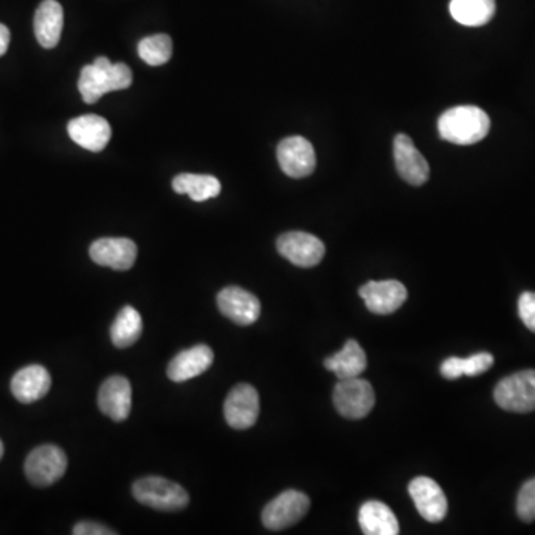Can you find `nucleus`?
<instances>
[{
    "label": "nucleus",
    "instance_id": "nucleus-5",
    "mask_svg": "<svg viewBox=\"0 0 535 535\" xmlns=\"http://www.w3.org/2000/svg\"><path fill=\"white\" fill-rule=\"evenodd\" d=\"M494 399L504 411L518 414L535 411V371H522L501 379L495 387Z\"/></svg>",
    "mask_w": 535,
    "mask_h": 535
},
{
    "label": "nucleus",
    "instance_id": "nucleus-9",
    "mask_svg": "<svg viewBox=\"0 0 535 535\" xmlns=\"http://www.w3.org/2000/svg\"><path fill=\"white\" fill-rule=\"evenodd\" d=\"M261 403L255 387L249 384H238L229 391L223 405L226 423L235 430H247L258 421Z\"/></svg>",
    "mask_w": 535,
    "mask_h": 535
},
{
    "label": "nucleus",
    "instance_id": "nucleus-26",
    "mask_svg": "<svg viewBox=\"0 0 535 535\" xmlns=\"http://www.w3.org/2000/svg\"><path fill=\"white\" fill-rule=\"evenodd\" d=\"M139 55L149 66H162L173 55V42L168 35H155L139 42Z\"/></svg>",
    "mask_w": 535,
    "mask_h": 535
},
{
    "label": "nucleus",
    "instance_id": "nucleus-4",
    "mask_svg": "<svg viewBox=\"0 0 535 535\" xmlns=\"http://www.w3.org/2000/svg\"><path fill=\"white\" fill-rule=\"evenodd\" d=\"M333 403L342 417L362 420L371 414L375 405V391L365 379H339L333 391Z\"/></svg>",
    "mask_w": 535,
    "mask_h": 535
},
{
    "label": "nucleus",
    "instance_id": "nucleus-31",
    "mask_svg": "<svg viewBox=\"0 0 535 535\" xmlns=\"http://www.w3.org/2000/svg\"><path fill=\"white\" fill-rule=\"evenodd\" d=\"M440 372L446 379H458L463 374V366H461V357H449L440 366Z\"/></svg>",
    "mask_w": 535,
    "mask_h": 535
},
{
    "label": "nucleus",
    "instance_id": "nucleus-14",
    "mask_svg": "<svg viewBox=\"0 0 535 535\" xmlns=\"http://www.w3.org/2000/svg\"><path fill=\"white\" fill-rule=\"evenodd\" d=\"M394 161L400 177L409 185H424L430 177V167L426 158L406 134H397L394 139Z\"/></svg>",
    "mask_w": 535,
    "mask_h": 535
},
{
    "label": "nucleus",
    "instance_id": "nucleus-32",
    "mask_svg": "<svg viewBox=\"0 0 535 535\" xmlns=\"http://www.w3.org/2000/svg\"><path fill=\"white\" fill-rule=\"evenodd\" d=\"M9 42H11V33L8 27L0 23V57L8 51Z\"/></svg>",
    "mask_w": 535,
    "mask_h": 535
},
{
    "label": "nucleus",
    "instance_id": "nucleus-27",
    "mask_svg": "<svg viewBox=\"0 0 535 535\" xmlns=\"http://www.w3.org/2000/svg\"><path fill=\"white\" fill-rule=\"evenodd\" d=\"M516 510H518V516L522 521H535V478L525 482L519 491Z\"/></svg>",
    "mask_w": 535,
    "mask_h": 535
},
{
    "label": "nucleus",
    "instance_id": "nucleus-3",
    "mask_svg": "<svg viewBox=\"0 0 535 535\" xmlns=\"http://www.w3.org/2000/svg\"><path fill=\"white\" fill-rule=\"evenodd\" d=\"M133 495L143 506L160 512H177L189 504V494L183 486L160 476H148L134 482Z\"/></svg>",
    "mask_w": 535,
    "mask_h": 535
},
{
    "label": "nucleus",
    "instance_id": "nucleus-20",
    "mask_svg": "<svg viewBox=\"0 0 535 535\" xmlns=\"http://www.w3.org/2000/svg\"><path fill=\"white\" fill-rule=\"evenodd\" d=\"M63 6L57 0H44L35 14V35L41 47L51 50L60 42L63 32Z\"/></svg>",
    "mask_w": 535,
    "mask_h": 535
},
{
    "label": "nucleus",
    "instance_id": "nucleus-7",
    "mask_svg": "<svg viewBox=\"0 0 535 535\" xmlns=\"http://www.w3.org/2000/svg\"><path fill=\"white\" fill-rule=\"evenodd\" d=\"M310 504V498L304 492L289 489L269 501L262 512V522L268 530H286L298 524L307 515Z\"/></svg>",
    "mask_w": 535,
    "mask_h": 535
},
{
    "label": "nucleus",
    "instance_id": "nucleus-2",
    "mask_svg": "<svg viewBox=\"0 0 535 535\" xmlns=\"http://www.w3.org/2000/svg\"><path fill=\"white\" fill-rule=\"evenodd\" d=\"M491 121L485 110L476 106H457L446 110L437 122L440 137L454 145L469 146L488 136Z\"/></svg>",
    "mask_w": 535,
    "mask_h": 535
},
{
    "label": "nucleus",
    "instance_id": "nucleus-33",
    "mask_svg": "<svg viewBox=\"0 0 535 535\" xmlns=\"http://www.w3.org/2000/svg\"><path fill=\"white\" fill-rule=\"evenodd\" d=\"M3 451H5V449H3V443H2V440H0V460H2Z\"/></svg>",
    "mask_w": 535,
    "mask_h": 535
},
{
    "label": "nucleus",
    "instance_id": "nucleus-28",
    "mask_svg": "<svg viewBox=\"0 0 535 535\" xmlns=\"http://www.w3.org/2000/svg\"><path fill=\"white\" fill-rule=\"evenodd\" d=\"M494 365V357L489 353H478L467 359H461L463 374L467 376H478L489 371Z\"/></svg>",
    "mask_w": 535,
    "mask_h": 535
},
{
    "label": "nucleus",
    "instance_id": "nucleus-15",
    "mask_svg": "<svg viewBox=\"0 0 535 535\" xmlns=\"http://www.w3.org/2000/svg\"><path fill=\"white\" fill-rule=\"evenodd\" d=\"M131 396H133V391L127 378L121 375L110 376L100 387V411L115 423H122L130 417L131 405H133Z\"/></svg>",
    "mask_w": 535,
    "mask_h": 535
},
{
    "label": "nucleus",
    "instance_id": "nucleus-30",
    "mask_svg": "<svg viewBox=\"0 0 535 535\" xmlns=\"http://www.w3.org/2000/svg\"><path fill=\"white\" fill-rule=\"evenodd\" d=\"M75 535H115V531L109 530L105 525L96 522H79L72 531Z\"/></svg>",
    "mask_w": 535,
    "mask_h": 535
},
{
    "label": "nucleus",
    "instance_id": "nucleus-1",
    "mask_svg": "<svg viewBox=\"0 0 535 535\" xmlns=\"http://www.w3.org/2000/svg\"><path fill=\"white\" fill-rule=\"evenodd\" d=\"M133 84V73L125 63H110L109 58L99 57L93 64L81 70L78 88L88 105L99 102L112 91L127 90Z\"/></svg>",
    "mask_w": 535,
    "mask_h": 535
},
{
    "label": "nucleus",
    "instance_id": "nucleus-18",
    "mask_svg": "<svg viewBox=\"0 0 535 535\" xmlns=\"http://www.w3.org/2000/svg\"><path fill=\"white\" fill-rule=\"evenodd\" d=\"M213 360V350L207 345L189 348L171 360L167 368L168 378L174 382L189 381V379L209 371L212 368Z\"/></svg>",
    "mask_w": 535,
    "mask_h": 535
},
{
    "label": "nucleus",
    "instance_id": "nucleus-6",
    "mask_svg": "<svg viewBox=\"0 0 535 535\" xmlns=\"http://www.w3.org/2000/svg\"><path fill=\"white\" fill-rule=\"evenodd\" d=\"M66 470V454L55 445H42L33 449L24 464V472L29 482L41 488L60 481Z\"/></svg>",
    "mask_w": 535,
    "mask_h": 535
},
{
    "label": "nucleus",
    "instance_id": "nucleus-12",
    "mask_svg": "<svg viewBox=\"0 0 535 535\" xmlns=\"http://www.w3.org/2000/svg\"><path fill=\"white\" fill-rule=\"evenodd\" d=\"M359 293L368 310L378 316L396 313L408 299V290L397 280L369 281Z\"/></svg>",
    "mask_w": 535,
    "mask_h": 535
},
{
    "label": "nucleus",
    "instance_id": "nucleus-16",
    "mask_svg": "<svg viewBox=\"0 0 535 535\" xmlns=\"http://www.w3.org/2000/svg\"><path fill=\"white\" fill-rule=\"evenodd\" d=\"M409 495L420 515L428 522L443 521L448 513V500L442 488L433 479L420 476L409 483Z\"/></svg>",
    "mask_w": 535,
    "mask_h": 535
},
{
    "label": "nucleus",
    "instance_id": "nucleus-13",
    "mask_svg": "<svg viewBox=\"0 0 535 535\" xmlns=\"http://www.w3.org/2000/svg\"><path fill=\"white\" fill-rule=\"evenodd\" d=\"M90 258L100 267L128 271L136 264L137 246L128 238H100L91 244Z\"/></svg>",
    "mask_w": 535,
    "mask_h": 535
},
{
    "label": "nucleus",
    "instance_id": "nucleus-25",
    "mask_svg": "<svg viewBox=\"0 0 535 535\" xmlns=\"http://www.w3.org/2000/svg\"><path fill=\"white\" fill-rule=\"evenodd\" d=\"M142 333V316H140L136 308L130 307V305L119 311L112 327H110V338H112L113 345L119 350H124V348L136 344Z\"/></svg>",
    "mask_w": 535,
    "mask_h": 535
},
{
    "label": "nucleus",
    "instance_id": "nucleus-11",
    "mask_svg": "<svg viewBox=\"0 0 535 535\" xmlns=\"http://www.w3.org/2000/svg\"><path fill=\"white\" fill-rule=\"evenodd\" d=\"M220 313L238 326H250L261 317V302L253 293L237 286L225 287L217 295Z\"/></svg>",
    "mask_w": 535,
    "mask_h": 535
},
{
    "label": "nucleus",
    "instance_id": "nucleus-29",
    "mask_svg": "<svg viewBox=\"0 0 535 535\" xmlns=\"http://www.w3.org/2000/svg\"><path fill=\"white\" fill-rule=\"evenodd\" d=\"M519 317L528 329L535 332V293H522L518 302Z\"/></svg>",
    "mask_w": 535,
    "mask_h": 535
},
{
    "label": "nucleus",
    "instance_id": "nucleus-19",
    "mask_svg": "<svg viewBox=\"0 0 535 535\" xmlns=\"http://www.w3.org/2000/svg\"><path fill=\"white\" fill-rule=\"evenodd\" d=\"M51 375L44 366L30 365L18 371L11 381V391L21 403H33L47 396Z\"/></svg>",
    "mask_w": 535,
    "mask_h": 535
},
{
    "label": "nucleus",
    "instance_id": "nucleus-23",
    "mask_svg": "<svg viewBox=\"0 0 535 535\" xmlns=\"http://www.w3.org/2000/svg\"><path fill=\"white\" fill-rule=\"evenodd\" d=\"M174 192L189 195L195 203L212 200L222 191L219 180L209 174L183 173L173 179Z\"/></svg>",
    "mask_w": 535,
    "mask_h": 535
},
{
    "label": "nucleus",
    "instance_id": "nucleus-8",
    "mask_svg": "<svg viewBox=\"0 0 535 535\" xmlns=\"http://www.w3.org/2000/svg\"><path fill=\"white\" fill-rule=\"evenodd\" d=\"M277 250L284 259L299 268H313L323 261L326 247L316 235L292 231L280 235Z\"/></svg>",
    "mask_w": 535,
    "mask_h": 535
},
{
    "label": "nucleus",
    "instance_id": "nucleus-22",
    "mask_svg": "<svg viewBox=\"0 0 535 535\" xmlns=\"http://www.w3.org/2000/svg\"><path fill=\"white\" fill-rule=\"evenodd\" d=\"M359 524L366 535H397L400 527L387 504L368 501L360 507Z\"/></svg>",
    "mask_w": 535,
    "mask_h": 535
},
{
    "label": "nucleus",
    "instance_id": "nucleus-24",
    "mask_svg": "<svg viewBox=\"0 0 535 535\" xmlns=\"http://www.w3.org/2000/svg\"><path fill=\"white\" fill-rule=\"evenodd\" d=\"M449 12L463 26H485L494 17L495 0H451Z\"/></svg>",
    "mask_w": 535,
    "mask_h": 535
},
{
    "label": "nucleus",
    "instance_id": "nucleus-10",
    "mask_svg": "<svg viewBox=\"0 0 535 535\" xmlns=\"http://www.w3.org/2000/svg\"><path fill=\"white\" fill-rule=\"evenodd\" d=\"M277 158L283 173L293 179L310 176L316 170V151L313 145L301 136L281 140L277 148Z\"/></svg>",
    "mask_w": 535,
    "mask_h": 535
},
{
    "label": "nucleus",
    "instance_id": "nucleus-21",
    "mask_svg": "<svg viewBox=\"0 0 535 535\" xmlns=\"http://www.w3.org/2000/svg\"><path fill=\"white\" fill-rule=\"evenodd\" d=\"M327 371L338 379L357 378L368 368V357L359 342L350 339L341 351L324 360Z\"/></svg>",
    "mask_w": 535,
    "mask_h": 535
},
{
    "label": "nucleus",
    "instance_id": "nucleus-17",
    "mask_svg": "<svg viewBox=\"0 0 535 535\" xmlns=\"http://www.w3.org/2000/svg\"><path fill=\"white\" fill-rule=\"evenodd\" d=\"M70 139L91 152H102L112 137L109 122L99 115H84L72 119L67 125Z\"/></svg>",
    "mask_w": 535,
    "mask_h": 535
}]
</instances>
